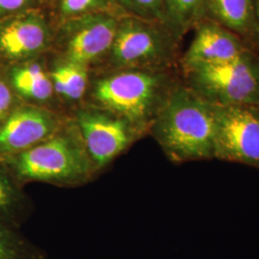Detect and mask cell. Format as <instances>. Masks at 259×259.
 <instances>
[{"label":"cell","instance_id":"cell-5","mask_svg":"<svg viewBox=\"0 0 259 259\" xmlns=\"http://www.w3.org/2000/svg\"><path fill=\"white\" fill-rule=\"evenodd\" d=\"M213 108L214 157L259 167V112L248 106Z\"/></svg>","mask_w":259,"mask_h":259},{"label":"cell","instance_id":"cell-16","mask_svg":"<svg viewBox=\"0 0 259 259\" xmlns=\"http://www.w3.org/2000/svg\"><path fill=\"white\" fill-rule=\"evenodd\" d=\"M0 259H46L45 255L15 231L0 222Z\"/></svg>","mask_w":259,"mask_h":259},{"label":"cell","instance_id":"cell-1","mask_svg":"<svg viewBox=\"0 0 259 259\" xmlns=\"http://www.w3.org/2000/svg\"><path fill=\"white\" fill-rule=\"evenodd\" d=\"M155 132L175 160L214 157V108L195 91L177 89L167 97L158 111Z\"/></svg>","mask_w":259,"mask_h":259},{"label":"cell","instance_id":"cell-7","mask_svg":"<svg viewBox=\"0 0 259 259\" xmlns=\"http://www.w3.org/2000/svg\"><path fill=\"white\" fill-rule=\"evenodd\" d=\"M134 16L118 19L109 51L111 63L121 67L156 64L168 53V41L153 23Z\"/></svg>","mask_w":259,"mask_h":259},{"label":"cell","instance_id":"cell-12","mask_svg":"<svg viewBox=\"0 0 259 259\" xmlns=\"http://www.w3.org/2000/svg\"><path fill=\"white\" fill-rule=\"evenodd\" d=\"M10 85L19 96L42 102L48 100L54 92L51 78L42 66L36 63H22L10 72Z\"/></svg>","mask_w":259,"mask_h":259},{"label":"cell","instance_id":"cell-4","mask_svg":"<svg viewBox=\"0 0 259 259\" xmlns=\"http://www.w3.org/2000/svg\"><path fill=\"white\" fill-rule=\"evenodd\" d=\"M161 77L143 70H129L98 80L93 97L107 110L132 124H142L154 111Z\"/></svg>","mask_w":259,"mask_h":259},{"label":"cell","instance_id":"cell-9","mask_svg":"<svg viewBox=\"0 0 259 259\" xmlns=\"http://www.w3.org/2000/svg\"><path fill=\"white\" fill-rule=\"evenodd\" d=\"M58 123L49 111L33 106L14 108L0 121V159L32 148L55 136Z\"/></svg>","mask_w":259,"mask_h":259},{"label":"cell","instance_id":"cell-11","mask_svg":"<svg viewBox=\"0 0 259 259\" xmlns=\"http://www.w3.org/2000/svg\"><path fill=\"white\" fill-rule=\"evenodd\" d=\"M245 52L232 31L218 23L201 25L185 53L184 63L189 71L203 65L231 61Z\"/></svg>","mask_w":259,"mask_h":259},{"label":"cell","instance_id":"cell-6","mask_svg":"<svg viewBox=\"0 0 259 259\" xmlns=\"http://www.w3.org/2000/svg\"><path fill=\"white\" fill-rule=\"evenodd\" d=\"M118 19L97 12L66 19L62 29V48L67 62L87 66L108 54Z\"/></svg>","mask_w":259,"mask_h":259},{"label":"cell","instance_id":"cell-23","mask_svg":"<svg viewBox=\"0 0 259 259\" xmlns=\"http://www.w3.org/2000/svg\"><path fill=\"white\" fill-rule=\"evenodd\" d=\"M47 1H51V0H47Z\"/></svg>","mask_w":259,"mask_h":259},{"label":"cell","instance_id":"cell-15","mask_svg":"<svg viewBox=\"0 0 259 259\" xmlns=\"http://www.w3.org/2000/svg\"><path fill=\"white\" fill-rule=\"evenodd\" d=\"M23 198L15 181L0 164V222L15 227L23 208Z\"/></svg>","mask_w":259,"mask_h":259},{"label":"cell","instance_id":"cell-8","mask_svg":"<svg viewBox=\"0 0 259 259\" xmlns=\"http://www.w3.org/2000/svg\"><path fill=\"white\" fill-rule=\"evenodd\" d=\"M51 37L45 16L26 10L0 21V57L26 63L47 49Z\"/></svg>","mask_w":259,"mask_h":259},{"label":"cell","instance_id":"cell-2","mask_svg":"<svg viewBox=\"0 0 259 259\" xmlns=\"http://www.w3.org/2000/svg\"><path fill=\"white\" fill-rule=\"evenodd\" d=\"M11 178L20 182L74 183L87 178L89 159L73 139L53 136L32 148L0 159Z\"/></svg>","mask_w":259,"mask_h":259},{"label":"cell","instance_id":"cell-17","mask_svg":"<svg viewBox=\"0 0 259 259\" xmlns=\"http://www.w3.org/2000/svg\"><path fill=\"white\" fill-rule=\"evenodd\" d=\"M205 0H164V20L177 32L190 27L204 8Z\"/></svg>","mask_w":259,"mask_h":259},{"label":"cell","instance_id":"cell-21","mask_svg":"<svg viewBox=\"0 0 259 259\" xmlns=\"http://www.w3.org/2000/svg\"><path fill=\"white\" fill-rule=\"evenodd\" d=\"M32 0H0V16H11L29 10Z\"/></svg>","mask_w":259,"mask_h":259},{"label":"cell","instance_id":"cell-22","mask_svg":"<svg viewBox=\"0 0 259 259\" xmlns=\"http://www.w3.org/2000/svg\"><path fill=\"white\" fill-rule=\"evenodd\" d=\"M256 22H259V2H257L256 6Z\"/></svg>","mask_w":259,"mask_h":259},{"label":"cell","instance_id":"cell-3","mask_svg":"<svg viewBox=\"0 0 259 259\" xmlns=\"http://www.w3.org/2000/svg\"><path fill=\"white\" fill-rule=\"evenodd\" d=\"M194 91L217 106L259 103V61L246 51L231 61L189 70Z\"/></svg>","mask_w":259,"mask_h":259},{"label":"cell","instance_id":"cell-10","mask_svg":"<svg viewBox=\"0 0 259 259\" xmlns=\"http://www.w3.org/2000/svg\"><path fill=\"white\" fill-rule=\"evenodd\" d=\"M77 124L85 149L98 166H104L120 154L131 139L127 121L100 111H80Z\"/></svg>","mask_w":259,"mask_h":259},{"label":"cell","instance_id":"cell-13","mask_svg":"<svg viewBox=\"0 0 259 259\" xmlns=\"http://www.w3.org/2000/svg\"><path fill=\"white\" fill-rule=\"evenodd\" d=\"M255 0H205L206 8L218 24L233 31L245 33L256 22Z\"/></svg>","mask_w":259,"mask_h":259},{"label":"cell","instance_id":"cell-18","mask_svg":"<svg viewBox=\"0 0 259 259\" xmlns=\"http://www.w3.org/2000/svg\"><path fill=\"white\" fill-rule=\"evenodd\" d=\"M134 17L149 21L164 20V0H115Z\"/></svg>","mask_w":259,"mask_h":259},{"label":"cell","instance_id":"cell-20","mask_svg":"<svg viewBox=\"0 0 259 259\" xmlns=\"http://www.w3.org/2000/svg\"><path fill=\"white\" fill-rule=\"evenodd\" d=\"M14 101L11 85L0 77V121L14 109Z\"/></svg>","mask_w":259,"mask_h":259},{"label":"cell","instance_id":"cell-19","mask_svg":"<svg viewBox=\"0 0 259 259\" xmlns=\"http://www.w3.org/2000/svg\"><path fill=\"white\" fill-rule=\"evenodd\" d=\"M112 1L114 0H61L60 11L66 20L92 13L106 12Z\"/></svg>","mask_w":259,"mask_h":259},{"label":"cell","instance_id":"cell-14","mask_svg":"<svg viewBox=\"0 0 259 259\" xmlns=\"http://www.w3.org/2000/svg\"><path fill=\"white\" fill-rule=\"evenodd\" d=\"M54 92L69 100H78L83 95L88 84L84 66L65 61L51 72Z\"/></svg>","mask_w":259,"mask_h":259}]
</instances>
